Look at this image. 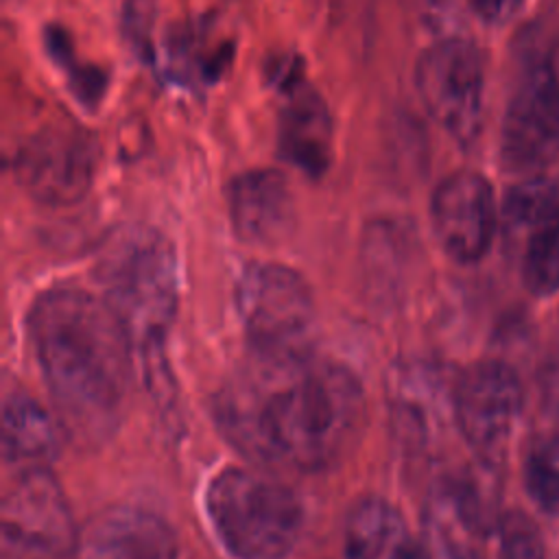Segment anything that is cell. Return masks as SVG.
I'll return each instance as SVG.
<instances>
[{
  "label": "cell",
  "instance_id": "8992f818",
  "mask_svg": "<svg viewBox=\"0 0 559 559\" xmlns=\"http://www.w3.org/2000/svg\"><path fill=\"white\" fill-rule=\"evenodd\" d=\"M415 85L430 118L459 144H472L483 127L485 68L480 50L463 37H443L417 59Z\"/></svg>",
  "mask_w": 559,
  "mask_h": 559
},
{
  "label": "cell",
  "instance_id": "3957f363",
  "mask_svg": "<svg viewBox=\"0 0 559 559\" xmlns=\"http://www.w3.org/2000/svg\"><path fill=\"white\" fill-rule=\"evenodd\" d=\"M96 277L133 354L142 358L146 386L159 402H170L173 378L164 345L179 301L177 255L170 240L146 225L122 227L98 253Z\"/></svg>",
  "mask_w": 559,
  "mask_h": 559
},
{
  "label": "cell",
  "instance_id": "ac0fdd59",
  "mask_svg": "<svg viewBox=\"0 0 559 559\" xmlns=\"http://www.w3.org/2000/svg\"><path fill=\"white\" fill-rule=\"evenodd\" d=\"M559 212V186L544 179L531 177L513 186L502 203L504 225L513 231H531L546 218Z\"/></svg>",
  "mask_w": 559,
  "mask_h": 559
},
{
  "label": "cell",
  "instance_id": "5b68a950",
  "mask_svg": "<svg viewBox=\"0 0 559 559\" xmlns=\"http://www.w3.org/2000/svg\"><path fill=\"white\" fill-rule=\"evenodd\" d=\"M236 306L253 354H312L314 299L295 269L277 262L247 264L236 284Z\"/></svg>",
  "mask_w": 559,
  "mask_h": 559
},
{
  "label": "cell",
  "instance_id": "8fae6325",
  "mask_svg": "<svg viewBox=\"0 0 559 559\" xmlns=\"http://www.w3.org/2000/svg\"><path fill=\"white\" fill-rule=\"evenodd\" d=\"M430 221L441 249L452 260L478 262L489 251L498 225L491 183L469 170L445 177L432 192Z\"/></svg>",
  "mask_w": 559,
  "mask_h": 559
},
{
  "label": "cell",
  "instance_id": "4fadbf2b",
  "mask_svg": "<svg viewBox=\"0 0 559 559\" xmlns=\"http://www.w3.org/2000/svg\"><path fill=\"white\" fill-rule=\"evenodd\" d=\"M81 559H177L175 531L135 507L98 513L79 537Z\"/></svg>",
  "mask_w": 559,
  "mask_h": 559
},
{
  "label": "cell",
  "instance_id": "52a82bcc",
  "mask_svg": "<svg viewBox=\"0 0 559 559\" xmlns=\"http://www.w3.org/2000/svg\"><path fill=\"white\" fill-rule=\"evenodd\" d=\"M4 559H63L79 548L68 500L57 478L44 467L24 469L2 498Z\"/></svg>",
  "mask_w": 559,
  "mask_h": 559
},
{
  "label": "cell",
  "instance_id": "7402d4cb",
  "mask_svg": "<svg viewBox=\"0 0 559 559\" xmlns=\"http://www.w3.org/2000/svg\"><path fill=\"white\" fill-rule=\"evenodd\" d=\"M472 11L487 24H504L509 22L524 0H467Z\"/></svg>",
  "mask_w": 559,
  "mask_h": 559
},
{
  "label": "cell",
  "instance_id": "6da1fadb",
  "mask_svg": "<svg viewBox=\"0 0 559 559\" xmlns=\"http://www.w3.org/2000/svg\"><path fill=\"white\" fill-rule=\"evenodd\" d=\"M214 419L242 456L319 472L358 443L365 397L356 376L336 362L251 352L216 393Z\"/></svg>",
  "mask_w": 559,
  "mask_h": 559
},
{
  "label": "cell",
  "instance_id": "7a4b0ae2",
  "mask_svg": "<svg viewBox=\"0 0 559 559\" xmlns=\"http://www.w3.org/2000/svg\"><path fill=\"white\" fill-rule=\"evenodd\" d=\"M28 336L59 417L83 443H103L122 421L131 341L103 297L79 288L44 293L31 308Z\"/></svg>",
  "mask_w": 559,
  "mask_h": 559
},
{
  "label": "cell",
  "instance_id": "44dd1931",
  "mask_svg": "<svg viewBox=\"0 0 559 559\" xmlns=\"http://www.w3.org/2000/svg\"><path fill=\"white\" fill-rule=\"evenodd\" d=\"M46 39H48V50L55 57V61L61 68H66V72L70 74V85H72L74 94L83 103L96 105L103 96V90H105V74L98 68L76 63L74 52H72V44H70L68 35L61 28H57V26L48 28Z\"/></svg>",
  "mask_w": 559,
  "mask_h": 559
},
{
  "label": "cell",
  "instance_id": "5bb4252c",
  "mask_svg": "<svg viewBox=\"0 0 559 559\" xmlns=\"http://www.w3.org/2000/svg\"><path fill=\"white\" fill-rule=\"evenodd\" d=\"M280 153L308 177L328 173L334 155V127L325 100L308 85L288 87L280 114Z\"/></svg>",
  "mask_w": 559,
  "mask_h": 559
},
{
  "label": "cell",
  "instance_id": "603a6c76",
  "mask_svg": "<svg viewBox=\"0 0 559 559\" xmlns=\"http://www.w3.org/2000/svg\"><path fill=\"white\" fill-rule=\"evenodd\" d=\"M542 391L548 406L559 411V354L552 356L542 373Z\"/></svg>",
  "mask_w": 559,
  "mask_h": 559
},
{
  "label": "cell",
  "instance_id": "7c38bea8",
  "mask_svg": "<svg viewBox=\"0 0 559 559\" xmlns=\"http://www.w3.org/2000/svg\"><path fill=\"white\" fill-rule=\"evenodd\" d=\"M236 236L249 245H275L295 225V197L280 170L258 168L238 175L227 192Z\"/></svg>",
  "mask_w": 559,
  "mask_h": 559
},
{
  "label": "cell",
  "instance_id": "2e32d148",
  "mask_svg": "<svg viewBox=\"0 0 559 559\" xmlns=\"http://www.w3.org/2000/svg\"><path fill=\"white\" fill-rule=\"evenodd\" d=\"M61 435L52 415L26 393H13L2 406V454L7 461H46L57 454Z\"/></svg>",
  "mask_w": 559,
  "mask_h": 559
},
{
  "label": "cell",
  "instance_id": "cb8c5ba5",
  "mask_svg": "<svg viewBox=\"0 0 559 559\" xmlns=\"http://www.w3.org/2000/svg\"><path fill=\"white\" fill-rule=\"evenodd\" d=\"M448 559H480V557L474 550H469V548L452 544L450 550H448Z\"/></svg>",
  "mask_w": 559,
  "mask_h": 559
},
{
  "label": "cell",
  "instance_id": "ba28073f",
  "mask_svg": "<svg viewBox=\"0 0 559 559\" xmlns=\"http://www.w3.org/2000/svg\"><path fill=\"white\" fill-rule=\"evenodd\" d=\"M559 157V76L546 61L522 70L500 127V164L537 175Z\"/></svg>",
  "mask_w": 559,
  "mask_h": 559
},
{
  "label": "cell",
  "instance_id": "ffe728a7",
  "mask_svg": "<svg viewBox=\"0 0 559 559\" xmlns=\"http://www.w3.org/2000/svg\"><path fill=\"white\" fill-rule=\"evenodd\" d=\"M498 559H546V546L537 524L522 511H509L498 520Z\"/></svg>",
  "mask_w": 559,
  "mask_h": 559
},
{
  "label": "cell",
  "instance_id": "30bf717a",
  "mask_svg": "<svg viewBox=\"0 0 559 559\" xmlns=\"http://www.w3.org/2000/svg\"><path fill=\"white\" fill-rule=\"evenodd\" d=\"M98 148L76 127H48L28 138L13 159L17 183L39 203L70 205L94 181Z\"/></svg>",
  "mask_w": 559,
  "mask_h": 559
},
{
  "label": "cell",
  "instance_id": "e0dca14e",
  "mask_svg": "<svg viewBox=\"0 0 559 559\" xmlns=\"http://www.w3.org/2000/svg\"><path fill=\"white\" fill-rule=\"evenodd\" d=\"M522 280L537 297L559 290V212L526 234Z\"/></svg>",
  "mask_w": 559,
  "mask_h": 559
},
{
  "label": "cell",
  "instance_id": "9a60e30c",
  "mask_svg": "<svg viewBox=\"0 0 559 559\" xmlns=\"http://www.w3.org/2000/svg\"><path fill=\"white\" fill-rule=\"evenodd\" d=\"M345 559H430V555L395 507L365 498L347 515Z\"/></svg>",
  "mask_w": 559,
  "mask_h": 559
},
{
  "label": "cell",
  "instance_id": "9c48e42d",
  "mask_svg": "<svg viewBox=\"0 0 559 559\" xmlns=\"http://www.w3.org/2000/svg\"><path fill=\"white\" fill-rule=\"evenodd\" d=\"M522 395L518 373L500 360L476 362L456 384L454 417L459 430L487 469H498L507 459Z\"/></svg>",
  "mask_w": 559,
  "mask_h": 559
},
{
  "label": "cell",
  "instance_id": "277c9868",
  "mask_svg": "<svg viewBox=\"0 0 559 559\" xmlns=\"http://www.w3.org/2000/svg\"><path fill=\"white\" fill-rule=\"evenodd\" d=\"M205 509L234 559H286L304 524L301 502L286 485L240 467L212 478Z\"/></svg>",
  "mask_w": 559,
  "mask_h": 559
},
{
  "label": "cell",
  "instance_id": "d6986e66",
  "mask_svg": "<svg viewBox=\"0 0 559 559\" xmlns=\"http://www.w3.org/2000/svg\"><path fill=\"white\" fill-rule=\"evenodd\" d=\"M524 489L539 511L559 518V432L531 445L524 459Z\"/></svg>",
  "mask_w": 559,
  "mask_h": 559
}]
</instances>
